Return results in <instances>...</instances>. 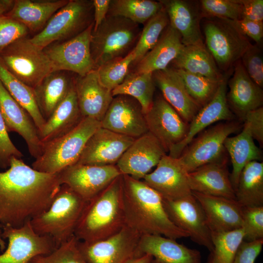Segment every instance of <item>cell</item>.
Listing matches in <instances>:
<instances>
[{
    "mask_svg": "<svg viewBox=\"0 0 263 263\" xmlns=\"http://www.w3.org/2000/svg\"><path fill=\"white\" fill-rule=\"evenodd\" d=\"M58 173L35 170L22 158L13 157L0 171V224L19 227L46 210L59 190Z\"/></svg>",
    "mask_w": 263,
    "mask_h": 263,
    "instance_id": "1",
    "label": "cell"
},
{
    "mask_svg": "<svg viewBox=\"0 0 263 263\" xmlns=\"http://www.w3.org/2000/svg\"><path fill=\"white\" fill-rule=\"evenodd\" d=\"M122 202L126 225L140 234H157L178 239L188 234L169 219L161 195L144 181L122 175Z\"/></svg>",
    "mask_w": 263,
    "mask_h": 263,
    "instance_id": "2",
    "label": "cell"
},
{
    "mask_svg": "<svg viewBox=\"0 0 263 263\" xmlns=\"http://www.w3.org/2000/svg\"><path fill=\"white\" fill-rule=\"evenodd\" d=\"M125 225L121 175L87 202L74 236L79 241L97 242L117 233Z\"/></svg>",
    "mask_w": 263,
    "mask_h": 263,
    "instance_id": "3",
    "label": "cell"
},
{
    "mask_svg": "<svg viewBox=\"0 0 263 263\" xmlns=\"http://www.w3.org/2000/svg\"><path fill=\"white\" fill-rule=\"evenodd\" d=\"M86 203L62 185L49 207L31 219V226L36 233L50 237L57 247L74 235Z\"/></svg>",
    "mask_w": 263,
    "mask_h": 263,
    "instance_id": "4",
    "label": "cell"
},
{
    "mask_svg": "<svg viewBox=\"0 0 263 263\" xmlns=\"http://www.w3.org/2000/svg\"><path fill=\"white\" fill-rule=\"evenodd\" d=\"M101 127V122L83 117L67 133L44 143L41 154L35 159L32 167L38 171L57 174L76 164L92 135Z\"/></svg>",
    "mask_w": 263,
    "mask_h": 263,
    "instance_id": "5",
    "label": "cell"
},
{
    "mask_svg": "<svg viewBox=\"0 0 263 263\" xmlns=\"http://www.w3.org/2000/svg\"><path fill=\"white\" fill-rule=\"evenodd\" d=\"M141 32L139 24L123 17L107 15L92 32L91 53L95 69L128 55L135 47Z\"/></svg>",
    "mask_w": 263,
    "mask_h": 263,
    "instance_id": "6",
    "label": "cell"
},
{
    "mask_svg": "<svg viewBox=\"0 0 263 263\" xmlns=\"http://www.w3.org/2000/svg\"><path fill=\"white\" fill-rule=\"evenodd\" d=\"M94 22L93 0H69L53 15L43 29L29 39L44 49L53 43L76 36Z\"/></svg>",
    "mask_w": 263,
    "mask_h": 263,
    "instance_id": "7",
    "label": "cell"
},
{
    "mask_svg": "<svg viewBox=\"0 0 263 263\" xmlns=\"http://www.w3.org/2000/svg\"><path fill=\"white\" fill-rule=\"evenodd\" d=\"M0 58L13 75L33 89L54 71L43 49L33 44L27 37L4 48L0 52Z\"/></svg>",
    "mask_w": 263,
    "mask_h": 263,
    "instance_id": "8",
    "label": "cell"
},
{
    "mask_svg": "<svg viewBox=\"0 0 263 263\" xmlns=\"http://www.w3.org/2000/svg\"><path fill=\"white\" fill-rule=\"evenodd\" d=\"M241 127L240 123L233 120L220 122L202 132L177 158L180 164L189 173L219 159L226 154L224 147L226 138Z\"/></svg>",
    "mask_w": 263,
    "mask_h": 263,
    "instance_id": "9",
    "label": "cell"
},
{
    "mask_svg": "<svg viewBox=\"0 0 263 263\" xmlns=\"http://www.w3.org/2000/svg\"><path fill=\"white\" fill-rule=\"evenodd\" d=\"M215 19L204 23L205 45L218 68L226 71L241 59L251 43L227 20Z\"/></svg>",
    "mask_w": 263,
    "mask_h": 263,
    "instance_id": "10",
    "label": "cell"
},
{
    "mask_svg": "<svg viewBox=\"0 0 263 263\" xmlns=\"http://www.w3.org/2000/svg\"><path fill=\"white\" fill-rule=\"evenodd\" d=\"M94 22L76 36L53 43L43 49L55 71H65L83 76L96 70L91 53Z\"/></svg>",
    "mask_w": 263,
    "mask_h": 263,
    "instance_id": "11",
    "label": "cell"
},
{
    "mask_svg": "<svg viewBox=\"0 0 263 263\" xmlns=\"http://www.w3.org/2000/svg\"><path fill=\"white\" fill-rule=\"evenodd\" d=\"M163 205L169 219L176 226L186 232L194 242L213 252L211 232L205 214L192 194L175 200L163 199Z\"/></svg>",
    "mask_w": 263,
    "mask_h": 263,
    "instance_id": "12",
    "label": "cell"
},
{
    "mask_svg": "<svg viewBox=\"0 0 263 263\" xmlns=\"http://www.w3.org/2000/svg\"><path fill=\"white\" fill-rule=\"evenodd\" d=\"M2 237L8 240V245L0 255V263H29L34 257L48 254L56 248L50 237L36 233L30 221L18 228L2 226Z\"/></svg>",
    "mask_w": 263,
    "mask_h": 263,
    "instance_id": "13",
    "label": "cell"
},
{
    "mask_svg": "<svg viewBox=\"0 0 263 263\" xmlns=\"http://www.w3.org/2000/svg\"><path fill=\"white\" fill-rule=\"evenodd\" d=\"M65 185L88 202L121 175L116 165L97 166L76 163L58 173Z\"/></svg>",
    "mask_w": 263,
    "mask_h": 263,
    "instance_id": "14",
    "label": "cell"
},
{
    "mask_svg": "<svg viewBox=\"0 0 263 263\" xmlns=\"http://www.w3.org/2000/svg\"><path fill=\"white\" fill-rule=\"evenodd\" d=\"M141 236L125 225L106 239L91 243L78 242L79 250L88 263H125L135 257Z\"/></svg>",
    "mask_w": 263,
    "mask_h": 263,
    "instance_id": "15",
    "label": "cell"
},
{
    "mask_svg": "<svg viewBox=\"0 0 263 263\" xmlns=\"http://www.w3.org/2000/svg\"><path fill=\"white\" fill-rule=\"evenodd\" d=\"M144 114L148 132L159 141L166 153L185 138L189 123L162 96L154 99L151 108Z\"/></svg>",
    "mask_w": 263,
    "mask_h": 263,
    "instance_id": "16",
    "label": "cell"
},
{
    "mask_svg": "<svg viewBox=\"0 0 263 263\" xmlns=\"http://www.w3.org/2000/svg\"><path fill=\"white\" fill-rule=\"evenodd\" d=\"M100 122L103 128L135 139L148 132L140 104L126 95L113 96Z\"/></svg>",
    "mask_w": 263,
    "mask_h": 263,
    "instance_id": "17",
    "label": "cell"
},
{
    "mask_svg": "<svg viewBox=\"0 0 263 263\" xmlns=\"http://www.w3.org/2000/svg\"><path fill=\"white\" fill-rule=\"evenodd\" d=\"M166 153L159 141L148 132L135 139L116 166L122 175L140 180L149 173Z\"/></svg>",
    "mask_w": 263,
    "mask_h": 263,
    "instance_id": "18",
    "label": "cell"
},
{
    "mask_svg": "<svg viewBox=\"0 0 263 263\" xmlns=\"http://www.w3.org/2000/svg\"><path fill=\"white\" fill-rule=\"evenodd\" d=\"M134 140L100 127L87 141L76 163L115 165Z\"/></svg>",
    "mask_w": 263,
    "mask_h": 263,
    "instance_id": "19",
    "label": "cell"
},
{
    "mask_svg": "<svg viewBox=\"0 0 263 263\" xmlns=\"http://www.w3.org/2000/svg\"><path fill=\"white\" fill-rule=\"evenodd\" d=\"M187 174L177 158L166 154L155 170L144 177L143 181L156 190L163 199L175 200L192 194Z\"/></svg>",
    "mask_w": 263,
    "mask_h": 263,
    "instance_id": "20",
    "label": "cell"
},
{
    "mask_svg": "<svg viewBox=\"0 0 263 263\" xmlns=\"http://www.w3.org/2000/svg\"><path fill=\"white\" fill-rule=\"evenodd\" d=\"M227 77L225 75L213 98L194 116L189 123L185 138L170 150L169 155L175 158L179 157L195 137L211 124L220 121L235 120V115L227 102Z\"/></svg>",
    "mask_w": 263,
    "mask_h": 263,
    "instance_id": "21",
    "label": "cell"
},
{
    "mask_svg": "<svg viewBox=\"0 0 263 263\" xmlns=\"http://www.w3.org/2000/svg\"><path fill=\"white\" fill-rule=\"evenodd\" d=\"M0 111L8 132H15L26 142L29 152L35 159L41 154L44 143L28 113L10 95L0 81Z\"/></svg>",
    "mask_w": 263,
    "mask_h": 263,
    "instance_id": "22",
    "label": "cell"
},
{
    "mask_svg": "<svg viewBox=\"0 0 263 263\" xmlns=\"http://www.w3.org/2000/svg\"><path fill=\"white\" fill-rule=\"evenodd\" d=\"M227 164L225 154L188 173V182L191 191L236 200Z\"/></svg>",
    "mask_w": 263,
    "mask_h": 263,
    "instance_id": "23",
    "label": "cell"
},
{
    "mask_svg": "<svg viewBox=\"0 0 263 263\" xmlns=\"http://www.w3.org/2000/svg\"><path fill=\"white\" fill-rule=\"evenodd\" d=\"M146 254L152 257L151 263H201L199 251L160 235L145 234L140 236L135 257Z\"/></svg>",
    "mask_w": 263,
    "mask_h": 263,
    "instance_id": "24",
    "label": "cell"
},
{
    "mask_svg": "<svg viewBox=\"0 0 263 263\" xmlns=\"http://www.w3.org/2000/svg\"><path fill=\"white\" fill-rule=\"evenodd\" d=\"M200 204L211 232H224L243 226V206L236 200L192 191Z\"/></svg>",
    "mask_w": 263,
    "mask_h": 263,
    "instance_id": "25",
    "label": "cell"
},
{
    "mask_svg": "<svg viewBox=\"0 0 263 263\" xmlns=\"http://www.w3.org/2000/svg\"><path fill=\"white\" fill-rule=\"evenodd\" d=\"M75 87L82 117L101 122L113 96L100 81L96 70L75 76Z\"/></svg>",
    "mask_w": 263,
    "mask_h": 263,
    "instance_id": "26",
    "label": "cell"
},
{
    "mask_svg": "<svg viewBox=\"0 0 263 263\" xmlns=\"http://www.w3.org/2000/svg\"><path fill=\"white\" fill-rule=\"evenodd\" d=\"M234 65L226 99L229 108L240 121L244 122L247 113L262 107L263 92L262 88L249 77L240 60Z\"/></svg>",
    "mask_w": 263,
    "mask_h": 263,
    "instance_id": "27",
    "label": "cell"
},
{
    "mask_svg": "<svg viewBox=\"0 0 263 263\" xmlns=\"http://www.w3.org/2000/svg\"><path fill=\"white\" fill-rule=\"evenodd\" d=\"M152 75L163 98L189 123L201 107L190 96L176 69L168 67L153 72Z\"/></svg>",
    "mask_w": 263,
    "mask_h": 263,
    "instance_id": "28",
    "label": "cell"
},
{
    "mask_svg": "<svg viewBox=\"0 0 263 263\" xmlns=\"http://www.w3.org/2000/svg\"><path fill=\"white\" fill-rule=\"evenodd\" d=\"M159 1L166 12L169 25L179 33L184 45L204 43L200 28L201 14L191 2L183 0Z\"/></svg>",
    "mask_w": 263,
    "mask_h": 263,
    "instance_id": "29",
    "label": "cell"
},
{
    "mask_svg": "<svg viewBox=\"0 0 263 263\" xmlns=\"http://www.w3.org/2000/svg\"><path fill=\"white\" fill-rule=\"evenodd\" d=\"M83 118L78 104L74 81L65 97L38 131L40 140L44 143L67 133L75 127Z\"/></svg>",
    "mask_w": 263,
    "mask_h": 263,
    "instance_id": "30",
    "label": "cell"
},
{
    "mask_svg": "<svg viewBox=\"0 0 263 263\" xmlns=\"http://www.w3.org/2000/svg\"><path fill=\"white\" fill-rule=\"evenodd\" d=\"M184 45L179 33L169 24L156 45L135 65V73L166 69L178 56Z\"/></svg>",
    "mask_w": 263,
    "mask_h": 263,
    "instance_id": "31",
    "label": "cell"
},
{
    "mask_svg": "<svg viewBox=\"0 0 263 263\" xmlns=\"http://www.w3.org/2000/svg\"><path fill=\"white\" fill-rule=\"evenodd\" d=\"M68 1L69 0H15L12 9L5 16L24 25L29 32L38 33L53 15Z\"/></svg>",
    "mask_w": 263,
    "mask_h": 263,
    "instance_id": "32",
    "label": "cell"
},
{
    "mask_svg": "<svg viewBox=\"0 0 263 263\" xmlns=\"http://www.w3.org/2000/svg\"><path fill=\"white\" fill-rule=\"evenodd\" d=\"M71 72L55 71L48 74L34 89L39 111L46 120L65 97L75 76Z\"/></svg>",
    "mask_w": 263,
    "mask_h": 263,
    "instance_id": "33",
    "label": "cell"
},
{
    "mask_svg": "<svg viewBox=\"0 0 263 263\" xmlns=\"http://www.w3.org/2000/svg\"><path fill=\"white\" fill-rule=\"evenodd\" d=\"M224 147L230 157L232 169L230 178L235 190L244 167L251 161H261L262 152L255 144L249 125L246 122H244L243 129L239 134L226 138Z\"/></svg>",
    "mask_w": 263,
    "mask_h": 263,
    "instance_id": "34",
    "label": "cell"
},
{
    "mask_svg": "<svg viewBox=\"0 0 263 263\" xmlns=\"http://www.w3.org/2000/svg\"><path fill=\"white\" fill-rule=\"evenodd\" d=\"M175 69L221 81L224 75L203 43L184 45L172 62Z\"/></svg>",
    "mask_w": 263,
    "mask_h": 263,
    "instance_id": "35",
    "label": "cell"
},
{
    "mask_svg": "<svg viewBox=\"0 0 263 263\" xmlns=\"http://www.w3.org/2000/svg\"><path fill=\"white\" fill-rule=\"evenodd\" d=\"M236 200L243 207L263 206V163L253 161L242 171L235 190Z\"/></svg>",
    "mask_w": 263,
    "mask_h": 263,
    "instance_id": "36",
    "label": "cell"
},
{
    "mask_svg": "<svg viewBox=\"0 0 263 263\" xmlns=\"http://www.w3.org/2000/svg\"><path fill=\"white\" fill-rule=\"evenodd\" d=\"M0 81L12 97L28 113L38 132L45 120L38 106L33 89L13 75L0 58Z\"/></svg>",
    "mask_w": 263,
    "mask_h": 263,
    "instance_id": "37",
    "label": "cell"
},
{
    "mask_svg": "<svg viewBox=\"0 0 263 263\" xmlns=\"http://www.w3.org/2000/svg\"><path fill=\"white\" fill-rule=\"evenodd\" d=\"M155 84L152 73H129L124 81L112 91V95H126L136 99L145 114L154 100Z\"/></svg>",
    "mask_w": 263,
    "mask_h": 263,
    "instance_id": "38",
    "label": "cell"
},
{
    "mask_svg": "<svg viewBox=\"0 0 263 263\" xmlns=\"http://www.w3.org/2000/svg\"><path fill=\"white\" fill-rule=\"evenodd\" d=\"M162 8L160 1L111 0L107 15L123 17L138 24H144Z\"/></svg>",
    "mask_w": 263,
    "mask_h": 263,
    "instance_id": "39",
    "label": "cell"
},
{
    "mask_svg": "<svg viewBox=\"0 0 263 263\" xmlns=\"http://www.w3.org/2000/svg\"><path fill=\"white\" fill-rule=\"evenodd\" d=\"M169 24L168 15L163 7L145 23L132 50L134 54L133 65H136L152 49Z\"/></svg>",
    "mask_w": 263,
    "mask_h": 263,
    "instance_id": "40",
    "label": "cell"
},
{
    "mask_svg": "<svg viewBox=\"0 0 263 263\" xmlns=\"http://www.w3.org/2000/svg\"><path fill=\"white\" fill-rule=\"evenodd\" d=\"M175 69L190 96L201 108L213 98L223 80L219 81L181 69Z\"/></svg>",
    "mask_w": 263,
    "mask_h": 263,
    "instance_id": "41",
    "label": "cell"
},
{
    "mask_svg": "<svg viewBox=\"0 0 263 263\" xmlns=\"http://www.w3.org/2000/svg\"><path fill=\"white\" fill-rule=\"evenodd\" d=\"M213 263H232L244 240L243 229L224 232H211Z\"/></svg>",
    "mask_w": 263,
    "mask_h": 263,
    "instance_id": "42",
    "label": "cell"
},
{
    "mask_svg": "<svg viewBox=\"0 0 263 263\" xmlns=\"http://www.w3.org/2000/svg\"><path fill=\"white\" fill-rule=\"evenodd\" d=\"M134 59L132 50L124 57L107 63L96 69L100 81L112 91L119 85L129 73V69Z\"/></svg>",
    "mask_w": 263,
    "mask_h": 263,
    "instance_id": "43",
    "label": "cell"
},
{
    "mask_svg": "<svg viewBox=\"0 0 263 263\" xmlns=\"http://www.w3.org/2000/svg\"><path fill=\"white\" fill-rule=\"evenodd\" d=\"M74 235L52 252L34 257L29 263H88L81 253Z\"/></svg>",
    "mask_w": 263,
    "mask_h": 263,
    "instance_id": "44",
    "label": "cell"
},
{
    "mask_svg": "<svg viewBox=\"0 0 263 263\" xmlns=\"http://www.w3.org/2000/svg\"><path fill=\"white\" fill-rule=\"evenodd\" d=\"M200 3L201 14L206 17L230 20L242 19L241 0H202Z\"/></svg>",
    "mask_w": 263,
    "mask_h": 263,
    "instance_id": "45",
    "label": "cell"
},
{
    "mask_svg": "<svg viewBox=\"0 0 263 263\" xmlns=\"http://www.w3.org/2000/svg\"><path fill=\"white\" fill-rule=\"evenodd\" d=\"M243 241L263 239V206L243 207Z\"/></svg>",
    "mask_w": 263,
    "mask_h": 263,
    "instance_id": "46",
    "label": "cell"
},
{
    "mask_svg": "<svg viewBox=\"0 0 263 263\" xmlns=\"http://www.w3.org/2000/svg\"><path fill=\"white\" fill-rule=\"evenodd\" d=\"M260 45L250 44L240 60L246 73L258 86H263V59Z\"/></svg>",
    "mask_w": 263,
    "mask_h": 263,
    "instance_id": "47",
    "label": "cell"
},
{
    "mask_svg": "<svg viewBox=\"0 0 263 263\" xmlns=\"http://www.w3.org/2000/svg\"><path fill=\"white\" fill-rule=\"evenodd\" d=\"M29 32L19 21L5 15L0 17V52L17 40L26 37Z\"/></svg>",
    "mask_w": 263,
    "mask_h": 263,
    "instance_id": "48",
    "label": "cell"
},
{
    "mask_svg": "<svg viewBox=\"0 0 263 263\" xmlns=\"http://www.w3.org/2000/svg\"><path fill=\"white\" fill-rule=\"evenodd\" d=\"M23 156L11 141L0 111V168L6 169L9 167L12 158H22Z\"/></svg>",
    "mask_w": 263,
    "mask_h": 263,
    "instance_id": "49",
    "label": "cell"
},
{
    "mask_svg": "<svg viewBox=\"0 0 263 263\" xmlns=\"http://www.w3.org/2000/svg\"><path fill=\"white\" fill-rule=\"evenodd\" d=\"M263 244V239L253 242L243 241L232 263H254L262 251Z\"/></svg>",
    "mask_w": 263,
    "mask_h": 263,
    "instance_id": "50",
    "label": "cell"
},
{
    "mask_svg": "<svg viewBox=\"0 0 263 263\" xmlns=\"http://www.w3.org/2000/svg\"><path fill=\"white\" fill-rule=\"evenodd\" d=\"M227 20L243 35L252 39L257 44L260 45L261 43L263 38V22L244 19L236 20Z\"/></svg>",
    "mask_w": 263,
    "mask_h": 263,
    "instance_id": "51",
    "label": "cell"
},
{
    "mask_svg": "<svg viewBox=\"0 0 263 263\" xmlns=\"http://www.w3.org/2000/svg\"><path fill=\"white\" fill-rule=\"evenodd\" d=\"M244 122L248 123L252 136L261 146L263 144V108L260 107L247 113Z\"/></svg>",
    "mask_w": 263,
    "mask_h": 263,
    "instance_id": "52",
    "label": "cell"
},
{
    "mask_svg": "<svg viewBox=\"0 0 263 263\" xmlns=\"http://www.w3.org/2000/svg\"><path fill=\"white\" fill-rule=\"evenodd\" d=\"M243 6L242 19L263 22V0H241Z\"/></svg>",
    "mask_w": 263,
    "mask_h": 263,
    "instance_id": "53",
    "label": "cell"
},
{
    "mask_svg": "<svg viewBox=\"0 0 263 263\" xmlns=\"http://www.w3.org/2000/svg\"><path fill=\"white\" fill-rule=\"evenodd\" d=\"M111 0H93L94 22L93 31H95L107 16Z\"/></svg>",
    "mask_w": 263,
    "mask_h": 263,
    "instance_id": "54",
    "label": "cell"
},
{
    "mask_svg": "<svg viewBox=\"0 0 263 263\" xmlns=\"http://www.w3.org/2000/svg\"><path fill=\"white\" fill-rule=\"evenodd\" d=\"M15 0H0V17L5 15L13 8Z\"/></svg>",
    "mask_w": 263,
    "mask_h": 263,
    "instance_id": "55",
    "label": "cell"
},
{
    "mask_svg": "<svg viewBox=\"0 0 263 263\" xmlns=\"http://www.w3.org/2000/svg\"><path fill=\"white\" fill-rule=\"evenodd\" d=\"M152 257L148 254L142 256L132 258L125 263H151Z\"/></svg>",
    "mask_w": 263,
    "mask_h": 263,
    "instance_id": "56",
    "label": "cell"
},
{
    "mask_svg": "<svg viewBox=\"0 0 263 263\" xmlns=\"http://www.w3.org/2000/svg\"><path fill=\"white\" fill-rule=\"evenodd\" d=\"M0 248L3 250L5 248V243L2 237V226L0 224Z\"/></svg>",
    "mask_w": 263,
    "mask_h": 263,
    "instance_id": "57",
    "label": "cell"
},
{
    "mask_svg": "<svg viewBox=\"0 0 263 263\" xmlns=\"http://www.w3.org/2000/svg\"><path fill=\"white\" fill-rule=\"evenodd\" d=\"M207 263H213L212 254L211 252H210L208 256Z\"/></svg>",
    "mask_w": 263,
    "mask_h": 263,
    "instance_id": "58",
    "label": "cell"
}]
</instances>
